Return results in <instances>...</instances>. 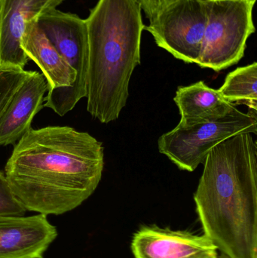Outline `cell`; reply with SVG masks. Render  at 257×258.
Segmentation results:
<instances>
[{
  "instance_id": "cell-5",
  "label": "cell",
  "mask_w": 257,
  "mask_h": 258,
  "mask_svg": "<svg viewBox=\"0 0 257 258\" xmlns=\"http://www.w3.org/2000/svg\"><path fill=\"white\" fill-rule=\"evenodd\" d=\"M208 21L199 66L214 71L241 60L255 32L253 9L247 0H208Z\"/></svg>"
},
{
  "instance_id": "cell-15",
  "label": "cell",
  "mask_w": 257,
  "mask_h": 258,
  "mask_svg": "<svg viewBox=\"0 0 257 258\" xmlns=\"http://www.w3.org/2000/svg\"><path fill=\"white\" fill-rule=\"evenodd\" d=\"M29 71L21 68L0 67V119L27 78Z\"/></svg>"
},
{
  "instance_id": "cell-8",
  "label": "cell",
  "mask_w": 257,
  "mask_h": 258,
  "mask_svg": "<svg viewBox=\"0 0 257 258\" xmlns=\"http://www.w3.org/2000/svg\"><path fill=\"white\" fill-rule=\"evenodd\" d=\"M135 258H218L217 247L205 235L160 227H143L134 234Z\"/></svg>"
},
{
  "instance_id": "cell-16",
  "label": "cell",
  "mask_w": 257,
  "mask_h": 258,
  "mask_svg": "<svg viewBox=\"0 0 257 258\" xmlns=\"http://www.w3.org/2000/svg\"><path fill=\"white\" fill-rule=\"evenodd\" d=\"M26 212L14 196L6 174L0 171V216H24Z\"/></svg>"
},
{
  "instance_id": "cell-17",
  "label": "cell",
  "mask_w": 257,
  "mask_h": 258,
  "mask_svg": "<svg viewBox=\"0 0 257 258\" xmlns=\"http://www.w3.org/2000/svg\"><path fill=\"white\" fill-rule=\"evenodd\" d=\"M149 21L153 19L159 12L177 0H137Z\"/></svg>"
},
{
  "instance_id": "cell-6",
  "label": "cell",
  "mask_w": 257,
  "mask_h": 258,
  "mask_svg": "<svg viewBox=\"0 0 257 258\" xmlns=\"http://www.w3.org/2000/svg\"><path fill=\"white\" fill-rule=\"evenodd\" d=\"M256 111L244 113L235 107L220 119L191 126L177 125L160 137L158 150L180 169L193 172L217 144L240 133L257 134Z\"/></svg>"
},
{
  "instance_id": "cell-18",
  "label": "cell",
  "mask_w": 257,
  "mask_h": 258,
  "mask_svg": "<svg viewBox=\"0 0 257 258\" xmlns=\"http://www.w3.org/2000/svg\"><path fill=\"white\" fill-rule=\"evenodd\" d=\"M247 1L253 2V3H255V2H256V0H247Z\"/></svg>"
},
{
  "instance_id": "cell-4",
  "label": "cell",
  "mask_w": 257,
  "mask_h": 258,
  "mask_svg": "<svg viewBox=\"0 0 257 258\" xmlns=\"http://www.w3.org/2000/svg\"><path fill=\"white\" fill-rule=\"evenodd\" d=\"M37 24L59 54L76 72L72 86L47 92L44 107L63 116L86 97L89 37L85 19L57 9L38 16Z\"/></svg>"
},
{
  "instance_id": "cell-7",
  "label": "cell",
  "mask_w": 257,
  "mask_h": 258,
  "mask_svg": "<svg viewBox=\"0 0 257 258\" xmlns=\"http://www.w3.org/2000/svg\"><path fill=\"white\" fill-rule=\"evenodd\" d=\"M208 0H177L145 26L158 47L199 64L208 21Z\"/></svg>"
},
{
  "instance_id": "cell-12",
  "label": "cell",
  "mask_w": 257,
  "mask_h": 258,
  "mask_svg": "<svg viewBox=\"0 0 257 258\" xmlns=\"http://www.w3.org/2000/svg\"><path fill=\"white\" fill-rule=\"evenodd\" d=\"M37 18L26 23L21 48L29 60H33L40 68L48 83V92L69 87L75 82L76 72L48 40L38 25Z\"/></svg>"
},
{
  "instance_id": "cell-1",
  "label": "cell",
  "mask_w": 257,
  "mask_h": 258,
  "mask_svg": "<svg viewBox=\"0 0 257 258\" xmlns=\"http://www.w3.org/2000/svg\"><path fill=\"white\" fill-rule=\"evenodd\" d=\"M104 167L101 141L71 127L48 126L31 128L18 141L5 174L26 210L60 215L94 194Z\"/></svg>"
},
{
  "instance_id": "cell-11",
  "label": "cell",
  "mask_w": 257,
  "mask_h": 258,
  "mask_svg": "<svg viewBox=\"0 0 257 258\" xmlns=\"http://www.w3.org/2000/svg\"><path fill=\"white\" fill-rule=\"evenodd\" d=\"M47 92L43 74L29 71L0 119V146L16 144L32 128L33 118L44 107Z\"/></svg>"
},
{
  "instance_id": "cell-10",
  "label": "cell",
  "mask_w": 257,
  "mask_h": 258,
  "mask_svg": "<svg viewBox=\"0 0 257 258\" xmlns=\"http://www.w3.org/2000/svg\"><path fill=\"white\" fill-rule=\"evenodd\" d=\"M65 0H0V67L24 69L29 58L21 36L29 20L57 9Z\"/></svg>"
},
{
  "instance_id": "cell-14",
  "label": "cell",
  "mask_w": 257,
  "mask_h": 258,
  "mask_svg": "<svg viewBox=\"0 0 257 258\" xmlns=\"http://www.w3.org/2000/svg\"><path fill=\"white\" fill-rule=\"evenodd\" d=\"M257 63L237 68L225 79L219 92L226 101L248 106L257 110Z\"/></svg>"
},
{
  "instance_id": "cell-13",
  "label": "cell",
  "mask_w": 257,
  "mask_h": 258,
  "mask_svg": "<svg viewBox=\"0 0 257 258\" xmlns=\"http://www.w3.org/2000/svg\"><path fill=\"white\" fill-rule=\"evenodd\" d=\"M175 102L181 116L178 125L184 127L224 117L235 108L218 90L211 89L203 81L178 88Z\"/></svg>"
},
{
  "instance_id": "cell-9",
  "label": "cell",
  "mask_w": 257,
  "mask_h": 258,
  "mask_svg": "<svg viewBox=\"0 0 257 258\" xmlns=\"http://www.w3.org/2000/svg\"><path fill=\"white\" fill-rule=\"evenodd\" d=\"M57 236L46 215L0 216V258H43Z\"/></svg>"
},
{
  "instance_id": "cell-3",
  "label": "cell",
  "mask_w": 257,
  "mask_h": 258,
  "mask_svg": "<svg viewBox=\"0 0 257 258\" xmlns=\"http://www.w3.org/2000/svg\"><path fill=\"white\" fill-rule=\"evenodd\" d=\"M89 37L87 110L101 123L116 120L140 63L145 25L137 0H98L85 19Z\"/></svg>"
},
{
  "instance_id": "cell-2",
  "label": "cell",
  "mask_w": 257,
  "mask_h": 258,
  "mask_svg": "<svg viewBox=\"0 0 257 258\" xmlns=\"http://www.w3.org/2000/svg\"><path fill=\"white\" fill-rule=\"evenodd\" d=\"M194 194L204 233L227 258H257V145L252 133L217 144Z\"/></svg>"
}]
</instances>
